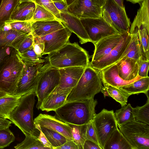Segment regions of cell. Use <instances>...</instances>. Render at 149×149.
<instances>
[{"instance_id":"8992f818","label":"cell","mask_w":149,"mask_h":149,"mask_svg":"<svg viewBox=\"0 0 149 149\" xmlns=\"http://www.w3.org/2000/svg\"><path fill=\"white\" fill-rule=\"evenodd\" d=\"M132 149H149V125L135 120L118 125Z\"/></svg>"},{"instance_id":"4316f807","label":"cell","mask_w":149,"mask_h":149,"mask_svg":"<svg viewBox=\"0 0 149 149\" xmlns=\"http://www.w3.org/2000/svg\"><path fill=\"white\" fill-rule=\"evenodd\" d=\"M103 149L132 148L130 144L118 128L114 130L107 141Z\"/></svg>"},{"instance_id":"f6af8a7d","label":"cell","mask_w":149,"mask_h":149,"mask_svg":"<svg viewBox=\"0 0 149 149\" xmlns=\"http://www.w3.org/2000/svg\"><path fill=\"white\" fill-rule=\"evenodd\" d=\"M86 136V140L91 141L99 145L97 136L92 121L87 124Z\"/></svg>"},{"instance_id":"7c38bea8","label":"cell","mask_w":149,"mask_h":149,"mask_svg":"<svg viewBox=\"0 0 149 149\" xmlns=\"http://www.w3.org/2000/svg\"><path fill=\"white\" fill-rule=\"evenodd\" d=\"M67 10L80 19L102 17V8L94 0H76L68 6Z\"/></svg>"},{"instance_id":"74e56055","label":"cell","mask_w":149,"mask_h":149,"mask_svg":"<svg viewBox=\"0 0 149 149\" xmlns=\"http://www.w3.org/2000/svg\"><path fill=\"white\" fill-rule=\"evenodd\" d=\"M58 20L51 12L42 6L36 4V8L31 22Z\"/></svg>"},{"instance_id":"3957f363","label":"cell","mask_w":149,"mask_h":149,"mask_svg":"<svg viewBox=\"0 0 149 149\" xmlns=\"http://www.w3.org/2000/svg\"><path fill=\"white\" fill-rule=\"evenodd\" d=\"M35 92L21 96L19 102L8 119L17 127L25 136L38 137L39 135L33 118Z\"/></svg>"},{"instance_id":"e575fe53","label":"cell","mask_w":149,"mask_h":149,"mask_svg":"<svg viewBox=\"0 0 149 149\" xmlns=\"http://www.w3.org/2000/svg\"><path fill=\"white\" fill-rule=\"evenodd\" d=\"M107 90L109 95L121 105L122 107L127 104V99L130 95L118 88L113 86L106 84H103Z\"/></svg>"},{"instance_id":"94428289","label":"cell","mask_w":149,"mask_h":149,"mask_svg":"<svg viewBox=\"0 0 149 149\" xmlns=\"http://www.w3.org/2000/svg\"><path fill=\"white\" fill-rule=\"evenodd\" d=\"M53 2H57L59 1H65V0H51Z\"/></svg>"},{"instance_id":"60d3db41","label":"cell","mask_w":149,"mask_h":149,"mask_svg":"<svg viewBox=\"0 0 149 149\" xmlns=\"http://www.w3.org/2000/svg\"><path fill=\"white\" fill-rule=\"evenodd\" d=\"M34 1L36 4L44 7L51 12L61 21L60 12L56 8L51 0H34Z\"/></svg>"},{"instance_id":"f35d334b","label":"cell","mask_w":149,"mask_h":149,"mask_svg":"<svg viewBox=\"0 0 149 149\" xmlns=\"http://www.w3.org/2000/svg\"><path fill=\"white\" fill-rule=\"evenodd\" d=\"M12 29L24 34L32 33L31 22L10 20L6 22Z\"/></svg>"},{"instance_id":"9c48e42d","label":"cell","mask_w":149,"mask_h":149,"mask_svg":"<svg viewBox=\"0 0 149 149\" xmlns=\"http://www.w3.org/2000/svg\"><path fill=\"white\" fill-rule=\"evenodd\" d=\"M60 74L59 69L54 68L46 69L40 72L35 93L38 99L36 106L39 109L44 100L58 85Z\"/></svg>"},{"instance_id":"ffe728a7","label":"cell","mask_w":149,"mask_h":149,"mask_svg":"<svg viewBox=\"0 0 149 149\" xmlns=\"http://www.w3.org/2000/svg\"><path fill=\"white\" fill-rule=\"evenodd\" d=\"M65 27L61 21L56 19L31 22L34 37H42Z\"/></svg>"},{"instance_id":"2e32d148","label":"cell","mask_w":149,"mask_h":149,"mask_svg":"<svg viewBox=\"0 0 149 149\" xmlns=\"http://www.w3.org/2000/svg\"><path fill=\"white\" fill-rule=\"evenodd\" d=\"M129 32L104 37L94 44L95 49L90 63L97 61L108 54Z\"/></svg>"},{"instance_id":"ee69618b","label":"cell","mask_w":149,"mask_h":149,"mask_svg":"<svg viewBox=\"0 0 149 149\" xmlns=\"http://www.w3.org/2000/svg\"><path fill=\"white\" fill-rule=\"evenodd\" d=\"M14 49L12 47L7 46L0 47V71Z\"/></svg>"},{"instance_id":"f1b7e54d","label":"cell","mask_w":149,"mask_h":149,"mask_svg":"<svg viewBox=\"0 0 149 149\" xmlns=\"http://www.w3.org/2000/svg\"><path fill=\"white\" fill-rule=\"evenodd\" d=\"M131 34L132 38L130 43L123 54L116 63L124 58H132L138 61L141 57L137 34L136 33Z\"/></svg>"},{"instance_id":"484cf974","label":"cell","mask_w":149,"mask_h":149,"mask_svg":"<svg viewBox=\"0 0 149 149\" xmlns=\"http://www.w3.org/2000/svg\"><path fill=\"white\" fill-rule=\"evenodd\" d=\"M118 88L130 96L142 93L146 95H148L149 77H141L130 84Z\"/></svg>"},{"instance_id":"f546056e","label":"cell","mask_w":149,"mask_h":149,"mask_svg":"<svg viewBox=\"0 0 149 149\" xmlns=\"http://www.w3.org/2000/svg\"><path fill=\"white\" fill-rule=\"evenodd\" d=\"M66 123L71 133L73 141L77 146L79 149H83L86 139L87 124L77 125Z\"/></svg>"},{"instance_id":"603a6c76","label":"cell","mask_w":149,"mask_h":149,"mask_svg":"<svg viewBox=\"0 0 149 149\" xmlns=\"http://www.w3.org/2000/svg\"><path fill=\"white\" fill-rule=\"evenodd\" d=\"M36 7V4L33 1L19 3L12 14L10 20L31 22Z\"/></svg>"},{"instance_id":"1f68e13d","label":"cell","mask_w":149,"mask_h":149,"mask_svg":"<svg viewBox=\"0 0 149 149\" xmlns=\"http://www.w3.org/2000/svg\"><path fill=\"white\" fill-rule=\"evenodd\" d=\"M114 113L118 125L135 120L133 115V107L130 103L116 110Z\"/></svg>"},{"instance_id":"91938a15","label":"cell","mask_w":149,"mask_h":149,"mask_svg":"<svg viewBox=\"0 0 149 149\" xmlns=\"http://www.w3.org/2000/svg\"><path fill=\"white\" fill-rule=\"evenodd\" d=\"M27 1H31L34 2V0H18L19 3Z\"/></svg>"},{"instance_id":"c3c4849f","label":"cell","mask_w":149,"mask_h":149,"mask_svg":"<svg viewBox=\"0 0 149 149\" xmlns=\"http://www.w3.org/2000/svg\"><path fill=\"white\" fill-rule=\"evenodd\" d=\"M54 149H79L78 148L72 140L67 139L62 145Z\"/></svg>"},{"instance_id":"52a82bcc","label":"cell","mask_w":149,"mask_h":149,"mask_svg":"<svg viewBox=\"0 0 149 149\" xmlns=\"http://www.w3.org/2000/svg\"><path fill=\"white\" fill-rule=\"evenodd\" d=\"M104 19L119 33L129 32L131 22L125 8H122L113 0H107L102 7Z\"/></svg>"},{"instance_id":"f907efd6","label":"cell","mask_w":149,"mask_h":149,"mask_svg":"<svg viewBox=\"0 0 149 149\" xmlns=\"http://www.w3.org/2000/svg\"><path fill=\"white\" fill-rule=\"evenodd\" d=\"M83 149H102L100 146L95 143L86 140L84 143Z\"/></svg>"},{"instance_id":"bcb514c9","label":"cell","mask_w":149,"mask_h":149,"mask_svg":"<svg viewBox=\"0 0 149 149\" xmlns=\"http://www.w3.org/2000/svg\"><path fill=\"white\" fill-rule=\"evenodd\" d=\"M33 46L36 53L39 56L42 58V54L44 51L45 48L44 42L41 40L39 37L35 36L34 37Z\"/></svg>"},{"instance_id":"ba28073f","label":"cell","mask_w":149,"mask_h":149,"mask_svg":"<svg viewBox=\"0 0 149 149\" xmlns=\"http://www.w3.org/2000/svg\"><path fill=\"white\" fill-rule=\"evenodd\" d=\"M97 138L99 145L102 149L108 139L118 128L113 110L103 109L100 113L96 114L92 120Z\"/></svg>"},{"instance_id":"ab89813d","label":"cell","mask_w":149,"mask_h":149,"mask_svg":"<svg viewBox=\"0 0 149 149\" xmlns=\"http://www.w3.org/2000/svg\"><path fill=\"white\" fill-rule=\"evenodd\" d=\"M15 139V136L9 127L0 129V148L9 146Z\"/></svg>"},{"instance_id":"816d5d0a","label":"cell","mask_w":149,"mask_h":149,"mask_svg":"<svg viewBox=\"0 0 149 149\" xmlns=\"http://www.w3.org/2000/svg\"><path fill=\"white\" fill-rule=\"evenodd\" d=\"M12 123L10 121L6 118H0V129H3L9 127Z\"/></svg>"},{"instance_id":"11a10c76","label":"cell","mask_w":149,"mask_h":149,"mask_svg":"<svg viewBox=\"0 0 149 149\" xmlns=\"http://www.w3.org/2000/svg\"><path fill=\"white\" fill-rule=\"evenodd\" d=\"M116 3L122 8H125L124 5V0H113Z\"/></svg>"},{"instance_id":"db71d44e","label":"cell","mask_w":149,"mask_h":149,"mask_svg":"<svg viewBox=\"0 0 149 149\" xmlns=\"http://www.w3.org/2000/svg\"><path fill=\"white\" fill-rule=\"evenodd\" d=\"M95 2L101 7L105 4L107 0H94Z\"/></svg>"},{"instance_id":"4dcf8cb0","label":"cell","mask_w":149,"mask_h":149,"mask_svg":"<svg viewBox=\"0 0 149 149\" xmlns=\"http://www.w3.org/2000/svg\"><path fill=\"white\" fill-rule=\"evenodd\" d=\"M18 0H1L0 5V26L10 20L12 14Z\"/></svg>"},{"instance_id":"b9f144b4","label":"cell","mask_w":149,"mask_h":149,"mask_svg":"<svg viewBox=\"0 0 149 149\" xmlns=\"http://www.w3.org/2000/svg\"><path fill=\"white\" fill-rule=\"evenodd\" d=\"M138 76L141 77H147L149 67V59H143L141 57L137 61Z\"/></svg>"},{"instance_id":"7402d4cb","label":"cell","mask_w":149,"mask_h":149,"mask_svg":"<svg viewBox=\"0 0 149 149\" xmlns=\"http://www.w3.org/2000/svg\"><path fill=\"white\" fill-rule=\"evenodd\" d=\"M115 64L118 67L119 76L124 80L130 81L138 76L137 60L127 58Z\"/></svg>"},{"instance_id":"7dc6e473","label":"cell","mask_w":149,"mask_h":149,"mask_svg":"<svg viewBox=\"0 0 149 149\" xmlns=\"http://www.w3.org/2000/svg\"><path fill=\"white\" fill-rule=\"evenodd\" d=\"M35 125L36 128L40 132V134L38 137V139L48 149H53L52 146L42 131L40 126L37 124H35Z\"/></svg>"},{"instance_id":"ac0fdd59","label":"cell","mask_w":149,"mask_h":149,"mask_svg":"<svg viewBox=\"0 0 149 149\" xmlns=\"http://www.w3.org/2000/svg\"><path fill=\"white\" fill-rule=\"evenodd\" d=\"M61 22L79 38L81 44L91 42L90 39L79 18L69 13L60 12Z\"/></svg>"},{"instance_id":"44dd1931","label":"cell","mask_w":149,"mask_h":149,"mask_svg":"<svg viewBox=\"0 0 149 149\" xmlns=\"http://www.w3.org/2000/svg\"><path fill=\"white\" fill-rule=\"evenodd\" d=\"M99 72L103 84L117 88L130 84L141 78L138 76L130 81L124 80L118 75V67L116 64Z\"/></svg>"},{"instance_id":"277c9868","label":"cell","mask_w":149,"mask_h":149,"mask_svg":"<svg viewBox=\"0 0 149 149\" xmlns=\"http://www.w3.org/2000/svg\"><path fill=\"white\" fill-rule=\"evenodd\" d=\"M99 72L89 65L68 95L65 103L93 99L102 87Z\"/></svg>"},{"instance_id":"5bb4252c","label":"cell","mask_w":149,"mask_h":149,"mask_svg":"<svg viewBox=\"0 0 149 149\" xmlns=\"http://www.w3.org/2000/svg\"><path fill=\"white\" fill-rule=\"evenodd\" d=\"M132 38L128 33L121 41L107 55L90 65L98 72L116 64L127 47Z\"/></svg>"},{"instance_id":"9a60e30c","label":"cell","mask_w":149,"mask_h":149,"mask_svg":"<svg viewBox=\"0 0 149 149\" xmlns=\"http://www.w3.org/2000/svg\"><path fill=\"white\" fill-rule=\"evenodd\" d=\"M72 33L65 27L44 36L39 37L45 45L42 56L48 54L62 47L69 41Z\"/></svg>"},{"instance_id":"83f0119b","label":"cell","mask_w":149,"mask_h":149,"mask_svg":"<svg viewBox=\"0 0 149 149\" xmlns=\"http://www.w3.org/2000/svg\"><path fill=\"white\" fill-rule=\"evenodd\" d=\"M21 96L7 95L0 98V116L8 119L18 105Z\"/></svg>"},{"instance_id":"836d02e7","label":"cell","mask_w":149,"mask_h":149,"mask_svg":"<svg viewBox=\"0 0 149 149\" xmlns=\"http://www.w3.org/2000/svg\"><path fill=\"white\" fill-rule=\"evenodd\" d=\"M40 128L51 144L53 149L62 145L68 139L63 135L53 130L45 127Z\"/></svg>"},{"instance_id":"6f0895ef","label":"cell","mask_w":149,"mask_h":149,"mask_svg":"<svg viewBox=\"0 0 149 149\" xmlns=\"http://www.w3.org/2000/svg\"><path fill=\"white\" fill-rule=\"evenodd\" d=\"M76 0H65L68 6Z\"/></svg>"},{"instance_id":"6da1fadb","label":"cell","mask_w":149,"mask_h":149,"mask_svg":"<svg viewBox=\"0 0 149 149\" xmlns=\"http://www.w3.org/2000/svg\"><path fill=\"white\" fill-rule=\"evenodd\" d=\"M48 54L45 58V62L39 70L40 72L50 68H86L90 65L88 52L77 42L69 41L61 48Z\"/></svg>"},{"instance_id":"7a4b0ae2","label":"cell","mask_w":149,"mask_h":149,"mask_svg":"<svg viewBox=\"0 0 149 149\" xmlns=\"http://www.w3.org/2000/svg\"><path fill=\"white\" fill-rule=\"evenodd\" d=\"M97 101L93 99L67 102L55 110L54 116L64 123L77 125L92 121Z\"/></svg>"},{"instance_id":"680465c9","label":"cell","mask_w":149,"mask_h":149,"mask_svg":"<svg viewBox=\"0 0 149 149\" xmlns=\"http://www.w3.org/2000/svg\"><path fill=\"white\" fill-rule=\"evenodd\" d=\"M7 95H8V94L6 93L0 91V98Z\"/></svg>"},{"instance_id":"681fc988","label":"cell","mask_w":149,"mask_h":149,"mask_svg":"<svg viewBox=\"0 0 149 149\" xmlns=\"http://www.w3.org/2000/svg\"><path fill=\"white\" fill-rule=\"evenodd\" d=\"M56 8L60 12L63 13H68V6L65 1L53 2Z\"/></svg>"},{"instance_id":"4fadbf2b","label":"cell","mask_w":149,"mask_h":149,"mask_svg":"<svg viewBox=\"0 0 149 149\" xmlns=\"http://www.w3.org/2000/svg\"><path fill=\"white\" fill-rule=\"evenodd\" d=\"M85 68L75 66L59 69L60 77L59 84L51 93L70 92L77 84Z\"/></svg>"},{"instance_id":"30bf717a","label":"cell","mask_w":149,"mask_h":149,"mask_svg":"<svg viewBox=\"0 0 149 149\" xmlns=\"http://www.w3.org/2000/svg\"><path fill=\"white\" fill-rule=\"evenodd\" d=\"M80 20L91 42L94 44L104 37L119 33L102 17L80 19Z\"/></svg>"},{"instance_id":"f5cc1de1","label":"cell","mask_w":149,"mask_h":149,"mask_svg":"<svg viewBox=\"0 0 149 149\" xmlns=\"http://www.w3.org/2000/svg\"><path fill=\"white\" fill-rule=\"evenodd\" d=\"M101 91L103 93L104 97L106 96H109L108 92L106 88L104 86H102Z\"/></svg>"},{"instance_id":"cb8c5ba5","label":"cell","mask_w":149,"mask_h":149,"mask_svg":"<svg viewBox=\"0 0 149 149\" xmlns=\"http://www.w3.org/2000/svg\"><path fill=\"white\" fill-rule=\"evenodd\" d=\"M139 4L140 7L131 25L130 34L141 27L149 29V0H143Z\"/></svg>"},{"instance_id":"8fae6325","label":"cell","mask_w":149,"mask_h":149,"mask_svg":"<svg viewBox=\"0 0 149 149\" xmlns=\"http://www.w3.org/2000/svg\"><path fill=\"white\" fill-rule=\"evenodd\" d=\"M43 63L33 65L24 64L15 95L22 96L31 92H36L40 72L39 70Z\"/></svg>"},{"instance_id":"d590c367","label":"cell","mask_w":149,"mask_h":149,"mask_svg":"<svg viewBox=\"0 0 149 149\" xmlns=\"http://www.w3.org/2000/svg\"><path fill=\"white\" fill-rule=\"evenodd\" d=\"M24 140L14 147L16 149H46L48 148L45 146L38 139V138L25 136Z\"/></svg>"},{"instance_id":"7bdbcfd3","label":"cell","mask_w":149,"mask_h":149,"mask_svg":"<svg viewBox=\"0 0 149 149\" xmlns=\"http://www.w3.org/2000/svg\"><path fill=\"white\" fill-rule=\"evenodd\" d=\"M33 40L34 37L32 33L28 35L22 42L17 50L18 53H23L29 49L33 45Z\"/></svg>"},{"instance_id":"6125c7cd","label":"cell","mask_w":149,"mask_h":149,"mask_svg":"<svg viewBox=\"0 0 149 149\" xmlns=\"http://www.w3.org/2000/svg\"><path fill=\"white\" fill-rule=\"evenodd\" d=\"M0 118H5L4 117L0 116Z\"/></svg>"},{"instance_id":"d6986e66","label":"cell","mask_w":149,"mask_h":149,"mask_svg":"<svg viewBox=\"0 0 149 149\" xmlns=\"http://www.w3.org/2000/svg\"><path fill=\"white\" fill-rule=\"evenodd\" d=\"M27 35L12 29L8 24L5 23L0 26V47L9 46L17 50Z\"/></svg>"},{"instance_id":"8d00e7d4","label":"cell","mask_w":149,"mask_h":149,"mask_svg":"<svg viewBox=\"0 0 149 149\" xmlns=\"http://www.w3.org/2000/svg\"><path fill=\"white\" fill-rule=\"evenodd\" d=\"M18 54L24 64L33 65L38 63H43L45 62L44 59H42L36 53L33 45L24 53Z\"/></svg>"},{"instance_id":"5b68a950","label":"cell","mask_w":149,"mask_h":149,"mask_svg":"<svg viewBox=\"0 0 149 149\" xmlns=\"http://www.w3.org/2000/svg\"><path fill=\"white\" fill-rule=\"evenodd\" d=\"M24 64L14 49L0 71V91L14 95Z\"/></svg>"},{"instance_id":"d6a6232c","label":"cell","mask_w":149,"mask_h":149,"mask_svg":"<svg viewBox=\"0 0 149 149\" xmlns=\"http://www.w3.org/2000/svg\"><path fill=\"white\" fill-rule=\"evenodd\" d=\"M147 100L143 106L133 107V113L134 120L149 125V98L146 95Z\"/></svg>"},{"instance_id":"e0dca14e","label":"cell","mask_w":149,"mask_h":149,"mask_svg":"<svg viewBox=\"0 0 149 149\" xmlns=\"http://www.w3.org/2000/svg\"><path fill=\"white\" fill-rule=\"evenodd\" d=\"M34 124H38L40 127L50 129L63 135L68 139L73 140L66 123L57 119L55 116L40 113L34 119Z\"/></svg>"},{"instance_id":"d4e9b609","label":"cell","mask_w":149,"mask_h":149,"mask_svg":"<svg viewBox=\"0 0 149 149\" xmlns=\"http://www.w3.org/2000/svg\"><path fill=\"white\" fill-rule=\"evenodd\" d=\"M70 92L51 93L44 100L40 109L47 112L54 111L64 104Z\"/></svg>"},{"instance_id":"9f6ffc18","label":"cell","mask_w":149,"mask_h":149,"mask_svg":"<svg viewBox=\"0 0 149 149\" xmlns=\"http://www.w3.org/2000/svg\"><path fill=\"white\" fill-rule=\"evenodd\" d=\"M127 1H128L132 3H133L135 4L136 3H139L143 0H126Z\"/></svg>"}]
</instances>
